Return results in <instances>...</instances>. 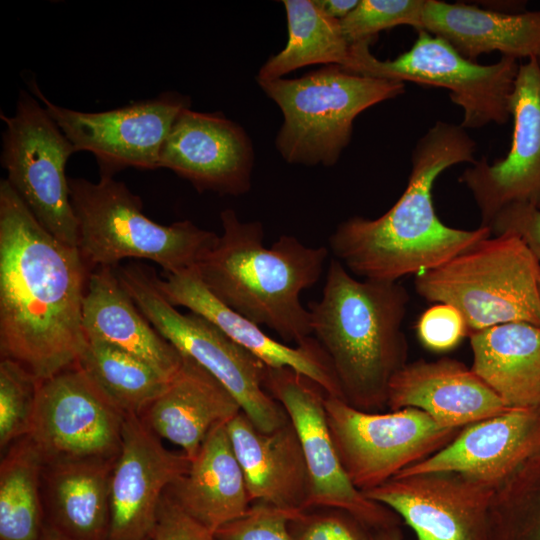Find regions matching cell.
I'll list each match as a JSON object with an SVG mask.
<instances>
[{
    "label": "cell",
    "instance_id": "e575fe53",
    "mask_svg": "<svg viewBox=\"0 0 540 540\" xmlns=\"http://www.w3.org/2000/svg\"><path fill=\"white\" fill-rule=\"evenodd\" d=\"M293 512L254 503L240 518L215 531L216 540H293L288 521Z\"/></svg>",
    "mask_w": 540,
    "mask_h": 540
},
{
    "label": "cell",
    "instance_id": "52a82bcc",
    "mask_svg": "<svg viewBox=\"0 0 540 540\" xmlns=\"http://www.w3.org/2000/svg\"><path fill=\"white\" fill-rule=\"evenodd\" d=\"M281 109L276 148L291 164L333 166L348 146L355 118L405 92V83L326 65L300 78L257 80Z\"/></svg>",
    "mask_w": 540,
    "mask_h": 540
},
{
    "label": "cell",
    "instance_id": "277c9868",
    "mask_svg": "<svg viewBox=\"0 0 540 540\" xmlns=\"http://www.w3.org/2000/svg\"><path fill=\"white\" fill-rule=\"evenodd\" d=\"M220 219L222 235L196 266L201 281L238 314L286 342L304 343L312 327L300 295L319 280L328 249L306 246L290 235L267 248L261 222H243L229 208Z\"/></svg>",
    "mask_w": 540,
    "mask_h": 540
},
{
    "label": "cell",
    "instance_id": "83f0119b",
    "mask_svg": "<svg viewBox=\"0 0 540 540\" xmlns=\"http://www.w3.org/2000/svg\"><path fill=\"white\" fill-rule=\"evenodd\" d=\"M473 372L511 408L540 407V327L511 322L472 332Z\"/></svg>",
    "mask_w": 540,
    "mask_h": 540
},
{
    "label": "cell",
    "instance_id": "f35d334b",
    "mask_svg": "<svg viewBox=\"0 0 540 540\" xmlns=\"http://www.w3.org/2000/svg\"><path fill=\"white\" fill-rule=\"evenodd\" d=\"M489 227L495 235L505 232L517 234L540 260V209L518 205L504 208Z\"/></svg>",
    "mask_w": 540,
    "mask_h": 540
},
{
    "label": "cell",
    "instance_id": "7402d4cb",
    "mask_svg": "<svg viewBox=\"0 0 540 540\" xmlns=\"http://www.w3.org/2000/svg\"><path fill=\"white\" fill-rule=\"evenodd\" d=\"M251 504L281 510H305L309 476L298 434L288 420L271 432L259 430L240 411L226 423Z\"/></svg>",
    "mask_w": 540,
    "mask_h": 540
},
{
    "label": "cell",
    "instance_id": "9c48e42d",
    "mask_svg": "<svg viewBox=\"0 0 540 540\" xmlns=\"http://www.w3.org/2000/svg\"><path fill=\"white\" fill-rule=\"evenodd\" d=\"M412 47L393 60H380L371 41L351 45L346 69L370 77L441 87L463 111L460 126L502 125L510 118L509 100L519 69L518 60L501 56L482 65L462 56L450 43L425 30L417 31Z\"/></svg>",
    "mask_w": 540,
    "mask_h": 540
},
{
    "label": "cell",
    "instance_id": "f1b7e54d",
    "mask_svg": "<svg viewBox=\"0 0 540 540\" xmlns=\"http://www.w3.org/2000/svg\"><path fill=\"white\" fill-rule=\"evenodd\" d=\"M75 365L124 417L141 415L171 380L135 355L93 335H86Z\"/></svg>",
    "mask_w": 540,
    "mask_h": 540
},
{
    "label": "cell",
    "instance_id": "b9f144b4",
    "mask_svg": "<svg viewBox=\"0 0 540 540\" xmlns=\"http://www.w3.org/2000/svg\"><path fill=\"white\" fill-rule=\"evenodd\" d=\"M43 540H68L54 532H51L47 534V536Z\"/></svg>",
    "mask_w": 540,
    "mask_h": 540
},
{
    "label": "cell",
    "instance_id": "ab89813d",
    "mask_svg": "<svg viewBox=\"0 0 540 540\" xmlns=\"http://www.w3.org/2000/svg\"><path fill=\"white\" fill-rule=\"evenodd\" d=\"M316 5L329 17L344 19L358 5L359 0H314Z\"/></svg>",
    "mask_w": 540,
    "mask_h": 540
},
{
    "label": "cell",
    "instance_id": "3957f363",
    "mask_svg": "<svg viewBox=\"0 0 540 540\" xmlns=\"http://www.w3.org/2000/svg\"><path fill=\"white\" fill-rule=\"evenodd\" d=\"M409 300L398 281L359 280L331 260L321 299L308 310L312 334L351 406L366 411L387 403L389 382L405 365Z\"/></svg>",
    "mask_w": 540,
    "mask_h": 540
},
{
    "label": "cell",
    "instance_id": "ffe728a7",
    "mask_svg": "<svg viewBox=\"0 0 540 540\" xmlns=\"http://www.w3.org/2000/svg\"><path fill=\"white\" fill-rule=\"evenodd\" d=\"M162 294L173 306H182L216 325L234 342L250 351L266 366L288 367L317 383L329 396L342 398L331 364L316 339L291 347L261 330L218 300L201 281L196 267L156 277Z\"/></svg>",
    "mask_w": 540,
    "mask_h": 540
},
{
    "label": "cell",
    "instance_id": "8fae6325",
    "mask_svg": "<svg viewBox=\"0 0 540 540\" xmlns=\"http://www.w3.org/2000/svg\"><path fill=\"white\" fill-rule=\"evenodd\" d=\"M325 410L345 472L362 493L434 454L457 430L440 425L417 408L376 414L326 395Z\"/></svg>",
    "mask_w": 540,
    "mask_h": 540
},
{
    "label": "cell",
    "instance_id": "44dd1931",
    "mask_svg": "<svg viewBox=\"0 0 540 540\" xmlns=\"http://www.w3.org/2000/svg\"><path fill=\"white\" fill-rule=\"evenodd\" d=\"M387 404L392 411L420 409L455 429L511 408L472 369L452 359L405 364L389 382Z\"/></svg>",
    "mask_w": 540,
    "mask_h": 540
},
{
    "label": "cell",
    "instance_id": "ac0fdd59",
    "mask_svg": "<svg viewBox=\"0 0 540 540\" xmlns=\"http://www.w3.org/2000/svg\"><path fill=\"white\" fill-rule=\"evenodd\" d=\"M363 494L395 511L417 540H486L492 491L461 476L393 477Z\"/></svg>",
    "mask_w": 540,
    "mask_h": 540
},
{
    "label": "cell",
    "instance_id": "d6986e66",
    "mask_svg": "<svg viewBox=\"0 0 540 540\" xmlns=\"http://www.w3.org/2000/svg\"><path fill=\"white\" fill-rule=\"evenodd\" d=\"M540 452V407L509 408L470 424L444 448L394 477L454 473L491 487Z\"/></svg>",
    "mask_w": 540,
    "mask_h": 540
},
{
    "label": "cell",
    "instance_id": "ee69618b",
    "mask_svg": "<svg viewBox=\"0 0 540 540\" xmlns=\"http://www.w3.org/2000/svg\"><path fill=\"white\" fill-rule=\"evenodd\" d=\"M146 540H150V537L148 539H146Z\"/></svg>",
    "mask_w": 540,
    "mask_h": 540
},
{
    "label": "cell",
    "instance_id": "30bf717a",
    "mask_svg": "<svg viewBox=\"0 0 540 540\" xmlns=\"http://www.w3.org/2000/svg\"><path fill=\"white\" fill-rule=\"evenodd\" d=\"M1 164L7 181L39 223L62 242L78 246V223L65 168L75 153L44 106L20 90L13 116L1 112Z\"/></svg>",
    "mask_w": 540,
    "mask_h": 540
},
{
    "label": "cell",
    "instance_id": "8992f818",
    "mask_svg": "<svg viewBox=\"0 0 540 540\" xmlns=\"http://www.w3.org/2000/svg\"><path fill=\"white\" fill-rule=\"evenodd\" d=\"M414 287L425 300L458 309L469 334L511 322L540 327V260L515 233L487 237L415 275Z\"/></svg>",
    "mask_w": 540,
    "mask_h": 540
},
{
    "label": "cell",
    "instance_id": "484cf974",
    "mask_svg": "<svg viewBox=\"0 0 540 540\" xmlns=\"http://www.w3.org/2000/svg\"><path fill=\"white\" fill-rule=\"evenodd\" d=\"M167 492L214 533L248 511L252 504L226 424L208 435L188 471Z\"/></svg>",
    "mask_w": 540,
    "mask_h": 540
},
{
    "label": "cell",
    "instance_id": "cb8c5ba5",
    "mask_svg": "<svg viewBox=\"0 0 540 540\" xmlns=\"http://www.w3.org/2000/svg\"><path fill=\"white\" fill-rule=\"evenodd\" d=\"M421 30L443 38L474 62L493 51L517 60L540 53V10L506 13L425 0Z\"/></svg>",
    "mask_w": 540,
    "mask_h": 540
},
{
    "label": "cell",
    "instance_id": "603a6c76",
    "mask_svg": "<svg viewBox=\"0 0 540 540\" xmlns=\"http://www.w3.org/2000/svg\"><path fill=\"white\" fill-rule=\"evenodd\" d=\"M241 410L232 394L189 357L163 393L139 415L161 439L182 449L192 460L208 435Z\"/></svg>",
    "mask_w": 540,
    "mask_h": 540
},
{
    "label": "cell",
    "instance_id": "d590c367",
    "mask_svg": "<svg viewBox=\"0 0 540 540\" xmlns=\"http://www.w3.org/2000/svg\"><path fill=\"white\" fill-rule=\"evenodd\" d=\"M522 468L540 483V452ZM486 540H540V496H519L513 513L487 522Z\"/></svg>",
    "mask_w": 540,
    "mask_h": 540
},
{
    "label": "cell",
    "instance_id": "4dcf8cb0",
    "mask_svg": "<svg viewBox=\"0 0 540 540\" xmlns=\"http://www.w3.org/2000/svg\"><path fill=\"white\" fill-rule=\"evenodd\" d=\"M44 460L33 441L23 437L2 453L0 463L1 540H39L43 525Z\"/></svg>",
    "mask_w": 540,
    "mask_h": 540
},
{
    "label": "cell",
    "instance_id": "7a4b0ae2",
    "mask_svg": "<svg viewBox=\"0 0 540 540\" xmlns=\"http://www.w3.org/2000/svg\"><path fill=\"white\" fill-rule=\"evenodd\" d=\"M476 145L460 125L437 121L416 143L408 183L399 199L375 219L341 222L329 238L345 268L367 280L393 281L436 268L490 237L491 228L465 230L444 224L433 203L443 171L476 161Z\"/></svg>",
    "mask_w": 540,
    "mask_h": 540
},
{
    "label": "cell",
    "instance_id": "60d3db41",
    "mask_svg": "<svg viewBox=\"0 0 540 540\" xmlns=\"http://www.w3.org/2000/svg\"><path fill=\"white\" fill-rule=\"evenodd\" d=\"M374 537L375 540H400L397 527L377 531Z\"/></svg>",
    "mask_w": 540,
    "mask_h": 540
},
{
    "label": "cell",
    "instance_id": "74e56055",
    "mask_svg": "<svg viewBox=\"0 0 540 540\" xmlns=\"http://www.w3.org/2000/svg\"><path fill=\"white\" fill-rule=\"evenodd\" d=\"M150 540H216L215 533L184 511L165 491Z\"/></svg>",
    "mask_w": 540,
    "mask_h": 540
},
{
    "label": "cell",
    "instance_id": "7bdbcfd3",
    "mask_svg": "<svg viewBox=\"0 0 540 540\" xmlns=\"http://www.w3.org/2000/svg\"><path fill=\"white\" fill-rule=\"evenodd\" d=\"M537 58L540 60V53H539V55L537 56Z\"/></svg>",
    "mask_w": 540,
    "mask_h": 540
},
{
    "label": "cell",
    "instance_id": "ba28073f",
    "mask_svg": "<svg viewBox=\"0 0 540 540\" xmlns=\"http://www.w3.org/2000/svg\"><path fill=\"white\" fill-rule=\"evenodd\" d=\"M116 273L158 333L215 377L259 430L271 432L289 420L265 389L267 366L259 358L204 317L179 312L158 288L156 273L145 265L131 263L117 268Z\"/></svg>",
    "mask_w": 540,
    "mask_h": 540
},
{
    "label": "cell",
    "instance_id": "f546056e",
    "mask_svg": "<svg viewBox=\"0 0 540 540\" xmlns=\"http://www.w3.org/2000/svg\"><path fill=\"white\" fill-rule=\"evenodd\" d=\"M288 41L260 68L257 80H273L298 68L323 64L346 67L351 45L340 21L326 15L314 0H285Z\"/></svg>",
    "mask_w": 540,
    "mask_h": 540
},
{
    "label": "cell",
    "instance_id": "1f68e13d",
    "mask_svg": "<svg viewBox=\"0 0 540 540\" xmlns=\"http://www.w3.org/2000/svg\"><path fill=\"white\" fill-rule=\"evenodd\" d=\"M39 380L18 363L0 361V448L30 433L35 412Z\"/></svg>",
    "mask_w": 540,
    "mask_h": 540
},
{
    "label": "cell",
    "instance_id": "8d00e7d4",
    "mask_svg": "<svg viewBox=\"0 0 540 540\" xmlns=\"http://www.w3.org/2000/svg\"><path fill=\"white\" fill-rule=\"evenodd\" d=\"M416 331L420 342L436 352L453 349L469 334L461 312L445 303H437L424 311L417 321Z\"/></svg>",
    "mask_w": 540,
    "mask_h": 540
},
{
    "label": "cell",
    "instance_id": "5bb4252c",
    "mask_svg": "<svg viewBox=\"0 0 540 540\" xmlns=\"http://www.w3.org/2000/svg\"><path fill=\"white\" fill-rule=\"evenodd\" d=\"M124 416L76 367L39 381L28 437L44 463L115 461Z\"/></svg>",
    "mask_w": 540,
    "mask_h": 540
},
{
    "label": "cell",
    "instance_id": "5b68a950",
    "mask_svg": "<svg viewBox=\"0 0 540 540\" xmlns=\"http://www.w3.org/2000/svg\"><path fill=\"white\" fill-rule=\"evenodd\" d=\"M78 223V249L90 272L125 258L147 259L166 274L195 268L218 239L190 220L161 225L148 218L142 201L113 177L98 182L68 178Z\"/></svg>",
    "mask_w": 540,
    "mask_h": 540
},
{
    "label": "cell",
    "instance_id": "6da1fadb",
    "mask_svg": "<svg viewBox=\"0 0 540 540\" xmlns=\"http://www.w3.org/2000/svg\"><path fill=\"white\" fill-rule=\"evenodd\" d=\"M78 247L48 232L0 181V353L42 381L74 366L86 343L89 274Z\"/></svg>",
    "mask_w": 540,
    "mask_h": 540
},
{
    "label": "cell",
    "instance_id": "7c38bea8",
    "mask_svg": "<svg viewBox=\"0 0 540 540\" xmlns=\"http://www.w3.org/2000/svg\"><path fill=\"white\" fill-rule=\"evenodd\" d=\"M264 386L284 408L298 434L309 476L306 509L344 510L376 531L396 527L395 516L367 498L345 472L328 426L324 390L288 367L267 366Z\"/></svg>",
    "mask_w": 540,
    "mask_h": 540
},
{
    "label": "cell",
    "instance_id": "2e32d148",
    "mask_svg": "<svg viewBox=\"0 0 540 540\" xmlns=\"http://www.w3.org/2000/svg\"><path fill=\"white\" fill-rule=\"evenodd\" d=\"M190 463L185 453L166 448L139 415L125 416L111 474L108 540L148 539L162 496Z\"/></svg>",
    "mask_w": 540,
    "mask_h": 540
},
{
    "label": "cell",
    "instance_id": "d4e9b609",
    "mask_svg": "<svg viewBox=\"0 0 540 540\" xmlns=\"http://www.w3.org/2000/svg\"><path fill=\"white\" fill-rule=\"evenodd\" d=\"M83 328L135 355L171 379L183 355L152 326L122 285L115 267L94 269L83 302Z\"/></svg>",
    "mask_w": 540,
    "mask_h": 540
},
{
    "label": "cell",
    "instance_id": "836d02e7",
    "mask_svg": "<svg viewBox=\"0 0 540 540\" xmlns=\"http://www.w3.org/2000/svg\"><path fill=\"white\" fill-rule=\"evenodd\" d=\"M368 528L350 513L334 508L296 511L288 521L293 540H375Z\"/></svg>",
    "mask_w": 540,
    "mask_h": 540
},
{
    "label": "cell",
    "instance_id": "4fadbf2b",
    "mask_svg": "<svg viewBox=\"0 0 540 540\" xmlns=\"http://www.w3.org/2000/svg\"><path fill=\"white\" fill-rule=\"evenodd\" d=\"M75 152L92 153L100 177H113L125 168H159L165 139L179 113L190 107V99L177 92L137 101L103 112H82L50 102L37 83L29 82Z\"/></svg>",
    "mask_w": 540,
    "mask_h": 540
},
{
    "label": "cell",
    "instance_id": "9a60e30c",
    "mask_svg": "<svg viewBox=\"0 0 540 540\" xmlns=\"http://www.w3.org/2000/svg\"><path fill=\"white\" fill-rule=\"evenodd\" d=\"M514 129L506 156L475 161L459 177L480 211L481 226L510 206L540 209V60L519 65L509 100Z\"/></svg>",
    "mask_w": 540,
    "mask_h": 540
},
{
    "label": "cell",
    "instance_id": "4316f807",
    "mask_svg": "<svg viewBox=\"0 0 540 540\" xmlns=\"http://www.w3.org/2000/svg\"><path fill=\"white\" fill-rule=\"evenodd\" d=\"M115 461L44 463L43 509L53 525L52 532L68 540L109 539Z\"/></svg>",
    "mask_w": 540,
    "mask_h": 540
},
{
    "label": "cell",
    "instance_id": "d6a6232c",
    "mask_svg": "<svg viewBox=\"0 0 540 540\" xmlns=\"http://www.w3.org/2000/svg\"><path fill=\"white\" fill-rule=\"evenodd\" d=\"M425 0H360L344 19L340 20L350 45L372 41L380 31L399 25L422 28Z\"/></svg>",
    "mask_w": 540,
    "mask_h": 540
},
{
    "label": "cell",
    "instance_id": "e0dca14e",
    "mask_svg": "<svg viewBox=\"0 0 540 540\" xmlns=\"http://www.w3.org/2000/svg\"><path fill=\"white\" fill-rule=\"evenodd\" d=\"M253 144L245 130L221 113L183 109L163 144L159 168H167L198 191L239 196L251 187Z\"/></svg>",
    "mask_w": 540,
    "mask_h": 540
}]
</instances>
